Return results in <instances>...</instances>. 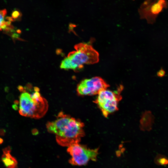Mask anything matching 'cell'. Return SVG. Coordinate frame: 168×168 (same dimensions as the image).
<instances>
[{
    "label": "cell",
    "instance_id": "3",
    "mask_svg": "<svg viewBox=\"0 0 168 168\" xmlns=\"http://www.w3.org/2000/svg\"><path fill=\"white\" fill-rule=\"evenodd\" d=\"M76 51L71 52L68 57L61 62L60 68L65 69H79L84 64L98 63L99 54L92 45L88 43H80L74 47Z\"/></svg>",
    "mask_w": 168,
    "mask_h": 168
},
{
    "label": "cell",
    "instance_id": "15",
    "mask_svg": "<svg viewBox=\"0 0 168 168\" xmlns=\"http://www.w3.org/2000/svg\"><path fill=\"white\" fill-rule=\"evenodd\" d=\"M2 142H3L2 139V138H0V143H2Z\"/></svg>",
    "mask_w": 168,
    "mask_h": 168
},
{
    "label": "cell",
    "instance_id": "7",
    "mask_svg": "<svg viewBox=\"0 0 168 168\" xmlns=\"http://www.w3.org/2000/svg\"><path fill=\"white\" fill-rule=\"evenodd\" d=\"M165 2L163 0H159L156 2H155L153 3V7H152L151 9L140 7L139 12L141 18L146 19L149 24H153L157 16L162 9L163 6H158Z\"/></svg>",
    "mask_w": 168,
    "mask_h": 168
},
{
    "label": "cell",
    "instance_id": "10",
    "mask_svg": "<svg viewBox=\"0 0 168 168\" xmlns=\"http://www.w3.org/2000/svg\"><path fill=\"white\" fill-rule=\"evenodd\" d=\"M158 163L161 165H166L168 164V159L165 157H161L157 160Z\"/></svg>",
    "mask_w": 168,
    "mask_h": 168
},
{
    "label": "cell",
    "instance_id": "13",
    "mask_svg": "<svg viewBox=\"0 0 168 168\" xmlns=\"http://www.w3.org/2000/svg\"><path fill=\"white\" fill-rule=\"evenodd\" d=\"M5 132V131L4 129H1L0 130V134L3 135Z\"/></svg>",
    "mask_w": 168,
    "mask_h": 168
},
{
    "label": "cell",
    "instance_id": "6",
    "mask_svg": "<svg viewBox=\"0 0 168 168\" xmlns=\"http://www.w3.org/2000/svg\"><path fill=\"white\" fill-rule=\"evenodd\" d=\"M109 85L101 77H95L84 79L78 84L77 91L81 96L98 94L101 91L107 89Z\"/></svg>",
    "mask_w": 168,
    "mask_h": 168
},
{
    "label": "cell",
    "instance_id": "8",
    "mask_svg": "<svg viewBox=\"0 0 168 168\" xmlns=\"http://www.w3.org/2000/svg\"><path fill=\"white\" fill-rule=\"evenodd\" d=\"M11 149L8 147L3 150L2 160L7 168H17L16 160L10 154Z\"/></svg>",
    "mask_w": 168,
    "mask_h": 168
},
{
    "label": "cell",
    "instance_id": "11",
    "mask_svg": "<svg viewBox=\"0 0 168 168\" xmlns=\"http://www.w3.org/2000/svg\"><path fill=\"white\" fill-rule=\"evenodd\" d=\"M166 74V72L164 69L161 68V69L159 70L157 73V76L160 77H162L164 76Z\"/></svg>",
    "mask_w": 168,
    "mask_h": 168
},
{
    "label": "cell",
    "instance_id": "1",
    "mask_svg": "<svg viewBox=\"0 0 168 168\" xmlns=\"http://www.w3.org/2000/svg\"><path fill=\"white\" fill-rule=\"evenodd\" d=\"M84 127L80 120L62 112L58 113L55 119L46 124L48 131L55 135L57 143L68 147L80 142L84 135Z\"/></svg>",
    "mask_w": 168,
    "mask_h": 168
},
{
    "label": "cell",
    "instance_id": "4",
    "mask_svg": "<svg viewBox=\"0 0 168 168\" xmlns=\"http://www.w3.org/2000/svg\"><path fill=\"white\" fill-rule=\"evenodd\" d=\"M123 87L120 86L115 91L105 89L100 91L94 102L100 109L103 115L107 117L118 110V105L122 99L121 93Z\"/></svg>",
    "mask_w": 168,
    "mask_h": 168
},
{
    "label": "cell",
    "instance_id": "14",
    "mask_svg": "<svg viewBox=\"0 0 168 168\" xmlns=\"http://www.w3.org/2000/svg\"><path fill=\"white\" fill-rule=\"evenodd\" d=\"M5 91L6 92H7L9 91V88L8 87H6L5 88Z\"/></svg>",
    "mask_w": 168,
    "mask_h": 168
},
{
    "label": "cell",
    "instance_id": "5",
    "mask_svg": "<svg viewBox=\"0 0 168 168\" xmlns=\"http://www.w3.org/2000/svg\"><path fill=\"white\" fill-rule=\"evenodd\" d=\"M67 151L71 156L69 162L75 166L85 165L90 160L96 161L98 154V148L91 149L79 143L70 145Z\"/></svg>",
    "mask_w": 168,
    "mask_h": 168
},
{
    "label": "cell",
    "instance_id": "2",
    "mask_svg": "<svg viewBox=\"0 0 168 168\" xmlns=\"http://www.w3.org/2000/svg\"><path fill=\"white\" fill-rule=\"evenodd\" d=\"M18 89L21 93L19 101V114L32 118L42 117L48 110V104L39 88L28 84L24 86H19Z\"/></svg>",
    "mask_w": 168,
    "mask_h": 168
},
{
    "label": "cell",
    "instance_id": "9",
    "mask_svg": "<svg viewBox=\"0 0 168 168\" xmlns=\"http://www.w3.org/2000/svg\"><path fill=\"white\" fill-rule=\"evenodd\" d=\"M7 11L6 9L0 10V31L11 28V22L12 18L6 16Z\"/></svg>",
    "mask_w": 168,
    "mask_h": 168
},
{
    "label": "cell",
    "instance_id": "12",
    "mask_svg": "<svg viewBox=\"0 0 168 168\" xmlns=\"http://www.w3.org/2000/svg\"><path fill=\"white\" fill-rule=\"evenodd\" d=\"M12 108L15 110H17L18 108V107L17 106V105L16 104H14L12 105Z\"/></svg>",
    "mask_w": 168,
    "mask_h": 168
}]
</instances>
